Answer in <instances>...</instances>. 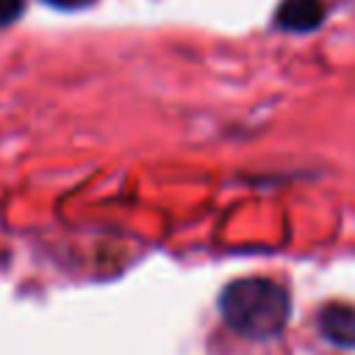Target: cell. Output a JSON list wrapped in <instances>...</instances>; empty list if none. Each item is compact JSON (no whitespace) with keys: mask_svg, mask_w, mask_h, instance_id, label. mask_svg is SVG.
Here are the masks:
<instances>
[{"mask_svg":"<svg viewBox=\"0 0 355 355\" xmlns=\"http://www.w3.org/2000/svg\"><path fill=\"white\" fill-rule=\"evenodd\" d=\"M319 330L330 344L355 349V308L341 302L324 305L319 313Z\"/></svg>","mask_w":355,"mask_h":355,"instance_id":"2","label":"cell"},{"mask_svg":"<svg viewBox=\"0 0 355 355\" xmlns=\"http://www.w3.org/2000/svg\"><path fill=\"white\" fill-rule=\"evenodd\" d=\"M324 19L322 0H283L277 8V28L291 33H308Z\"/></svg>","mask_w":355,"mask_h":355,"instance_id":"3","label":"cell"},{"mask_svg":"<svg viewBox=\"0 0 355 355\" xmlns=\"http://www.w3.org/2000/svg\"><path fill=\"white\" fill-rule=\"evenodd\" d=\"M22 14V0H0V28L17 22Z\"/></svg>","mask_w":355,"mask_h":355,"instance_id":"4","label":"cell"},{"mask_svg":"<svg viewBox=\"0 0 355 355\" xmlns=\"http://www.w3.org/2000/svg\"><path fill=\"white\" fill-rule=\"evenodd\" d=\"M44 3H50V6H55V8H64V11H78V8L92 6L94 0H44Z\"/></svg>","mask_w":355,"mask_h":355,"instance_id":"5","label":"cell"},{"mask_svg":"<svg viewBox=\"0 0 355 355\" xmlns=\"http://www.w3.org/2000/svg\"><path fill=\"white\" fill-rule=\"evenodd\" d=\"M288 294L275 280L241 277L219 297V313L230 330L244 338H272L288 322Z\"/></svg>","mask_w":355,"mask_h":355,"instance_id":"1","label":"cell"}]
</instances>
